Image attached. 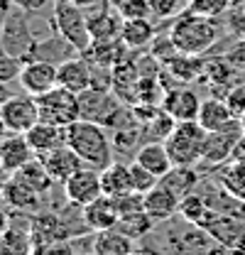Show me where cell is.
Wrapping results in <instances>:
<instances>
[{
  "label": "cell",
  "mask_w": 245,
  "mask_h": 255,
  "mask_svg": "<svg viewBox=\"0 0 245 255\" xmlns=\"http://www.w3.org/2000/svg\"><path fill=\"white\" fill-rule=\"evenodd\" d=\"M66 145L81 157L86 167H93L103 172L108 164L116 162V147L111 140V130L101 123L91 121H76L74 126L66 128Z\"/></svg>",
  "instance_id": "1"
},
{
  "label": "cell",
  "mask_w": 245,
  "mask_h": 255,
  "mask_svg": "<svg viewBox=\"0 0 245 255\" xmlns=\"http://www.w3.org/2000/svg\"><path fill=\"white\" fill-rule=\"evenodd\" d=\"M169 37L179 54L201 57L218 42V25L214 22V17H204L191 10H184L182 15H177Z\"/></svg>",
  "instance_id": "2"
},
{
  "label": "cell",
  "mask_w": 245,
  "mask_h": 255,
  "mask_svg": "<svg viewBox=\"0 0 245 255\" xmlns=\"http://www.w3.org/2000/svg\"><path fill=\"white\" fill-rule=\"evenodd\" d=\"M52 22L54 30L61 37V42H66L74 52L84 54L93 44L91 30H89V17L84 12V7L69 2V0H52Z\"/></svg>",
  "instance_id": "3"
},
{
  "label": "cell",
  "mask_w": 245,
  "mask_h": 255,
  "mask_svg": "<svg viewBox=\"0 0 245 255\" xmlns=\"http://www.w3.org/2000/svg\"><path fill=\"white\" fill-rule=\"evenodd\" d=\"M206 130L196 121H184L172 128V132L164 140V147L174 167H194L204 159V145H206Z\"/></svg>",
  "instance_id": "4"
},
{
  "label": "cell",
  "mask_w": 245,
  "mask_h": 255,
  "mask_svg": "<svg viewBox=\"0 0 245 255\" xmlns=\"http://www.w3.org/2000/svg\"><path fill=\"white\" fill-rule=\"evenodd\" d=\"M37 108H39V121L52 123V126L69 128L76 121H81L79 94H74L64 86H54L52 91L37 96Z\"/></svg>",
  "instance_id": "5"
},
{
  "label": "cell",
  "mask_w": 245,
  "mask_h": 255,
  "mask_svg": "<svg viewBox=\"0 0 245 255\" xmlns=\"http://www.w3.org/2000/svg\"><path fill=\"white\" fill-rule=\"evenodd\" d=\"M22 12H25V10L17 7V10H12V12L5 15V22H2V30H0V47H2L7 54H12V57L27 62V59H34V57H37L39 44L32 39L30 25H27V20L22 17Z\"/></svg>",
  "instance_id": "6"
},
{
  "label": "cell",
  "mask_w": 245,
  "mask_h": 255,
  "mask_svg": "<svg viewBox=\"0 0 245 255\" xmlns=\"http://www.w3.org/2000/svg\"><path fill=\"white\" fill-rule=\"evenodd\" d=\"M211 241H216L218 246L233 251V253H245V221L231 214H221L211 209L206 214L204 223L199 226Z\"/></svg>",
  "instance_id": "7"
},
{
  "label": "cell",
  "mask_w": 245,
  "mask_h": 255,
  "mask_svg": "<svg viewBox=\"0 0 245 255\" xmlns=\"http://www.w3.org/2000/svg\"><path fill=\"white\" fill-rule=\"evenodd\" d=\"M79 103H81V118L84 121L101 123L106 128L125 111V103L111 89H103V86H91L89 91L79 94Z\"/></svg>",
  "instance_id": "8"
},
{
  "label": "cell",
  "mask_w": 245,
  "mask_h": 255,
  "mask_svg": "<svg viewBox=\"0 0 245 255\" xmlns=\"http://www.w3.org/2000/svg\"><path fill=\"white\" fill-rule=\"evenodd\" d=\"M245 132H243V126L241 121L233 123V126L223 128V130H214L206 135V145H204V159L206 164H223L228 159L233 157L243 142Z\"/></svg>",
  "instance_id": "9"
},
{
  "label": "cell",
  "mask_w": 245,
  "mask_h": 255,
  "mask_svg": "<svg viewBox=\"0 0 245 255\" xmlns=\"http://www.w3.org/2000/svg\"><path fill=\"white\" fill-rule=\"evenodd\" d=\"M0 113L2 121L10 132H27L32 126L39 123V108H37V98L30 94L25 96H7L0 103Z\"/></svg>",
  "instance_id": "10"
},
{
  "label": "cell",
  "mask_w": 245,
  "mask_h": 255,
  "mask_svg": "<svg viewBox=\"0 0 245 255\" xmlns=\"http://www.w3.org/2000/svg\"><path fill=\"white\" fill-rule=\"evenodd\" d=\"M57 71H59L57 64H52L49 59H39V57H34V59H27V62L22 64L17 81H20V86H22L25 94H30V96L37 98V96L52 91L54 86H59V81H57Z\"/></svg>",
  "instance_id": "11"
},
{
  "label": "cell",
  "mask_w": 245,
  "mask_h": 255,
  "mask_svg": "<svg viewBox=\"0 0 245 255\" xmlns=\"http://www.w3.org/2000/svg\"><path fill=\"white\" fill-rule=\"evenodd\" d=\"M64 196H66V201L69 204H74V206H86V204H91L96 201L98 196H103V184H101V172L98 169H93V167H81L76 174H71L64 184Z\"/></svg>",
  "instance_id": "12"
},
{
  "label": "cell",
  "mask_w": 245,
  "mask_h": 255,
  "mask_svg": "<svg viewBox=\"0 0 245 255\" xmlns=\"http://www.w3.org/2000/svg\"><path fill=\"white\" fill-rule=\"evenodd\" d=\"M201 98L194 89L189 86H174L169 89L164 101H162V108L177 121V123H184V121H196L199 118V111H201Z\"/></svg>",
  "instance_id": "13"
},
{
  "label": "cell",
  "mask_w": 245,
  "mask_h": 255,
  "mask_svg": "<svg viewBox=\"0 0 245 255\" xmlns=\"http://www.w3.org/2000/svg\"><path fill=\"white\" fill-rule=\"evenodd\" d=\"M57 81L59 86L74 91V94H84L89 91L96 79H93V66L86 57H76V59H64L59 64V71H57Z\"/></svg>",
  "instance_id": "14"
},
{
  "label": "cell",
  "mask_w": 245,
  "mask_h": 255,
  "mask_svg": "<svg viewBox=\"0 0 245 255\" xmlns=\"http://www.w3.org/2000/svg\"><path fill=\"white\" fill-rule=\"evenodd\" d=\"M34 150L27 142L25 132H7L0 140V159H2V172L15 174L20 167H25L30 159H34Z\"/></svg>",
  "instance_id": "15"
},
{
  "label": "cell",
  "mask_w": 245,
  "mask_h": 255,
  "mask_svg": "<svg viewBox=\"0 0 245 255\" xmlns=\"http://www.w3.org/2000/svg\"><path fill=\"white\" fill-rule=\"evenodd\" d=\"M81 221L84 226L93 231V233H101V231H108V228H116L118 226V211H116V201L111 196H98L96 201L81 206Z\"/></svg>",
  "instance_id": "16"
},
{
  "label": "cell",
  "mask_w": 245,
  "mask_h": 255,
  "mask_svg": "<svg viewBox=\"0 0 245 255\" xmlns=\"http://www.w3.org/2000/svg\"><path fill=\"white\" fill-rule=\"evenodd\" d=\"M179 201H182L179 194H174L169 187H164L159 182L154 189H150L145 194V211H147V216L154 223L167 221V219L179 214Z\"/></svg>",
  "instance_id": "17"
},
{
  "label": "cell",
  "mask_w": 245,
  "mask_h": 255,
  "mask_svg": "<svg viewBox=\"0 0 245 255\" xmlns=\"http://www.w3.org/2000/svg\"><path fill=\"white\" fill-rule=\"evenodd\" d=\"M89 17V30H91L93 42L98 39H118L122 32V15L118 7H108V5H98L96 10L86 12Z\"/></svg>",
  "instance_id": "18"
},
{
  "label": "cell",
  "mask_w": 245,
  "mask_h": 255,
  "mask_svg": "<svg viewBox=\"0 0 245 255\" xmlns=\"http://www.w3.org/2000/svg\"><path fill=\"white\" fill-rule=\"evenodd\" d=\"M39 159L44 162L47 172L52 174L54 184H64L71 174H76V172L84 167L81 157H79L69 145H61V147L52 150V152H47V155H39Z\"/></svg>",
  "instance_id": "19"
},
{
  "label": "cell",
  "mask_w": 245,
  "mask_h": 255,
  "mask_svg": "<svg viewBox=\"0 0 245 255\" xmlns=\"http://www.w3.org/2000/svg\"><path fill=\"white\" fill-rule=\"evenodd\" d=\"M27 142L32 145L34 155H47L52 150H57L61 145H66V128H59V126H52V123H44L39 121L37 126H32L27 132H25Z\"/></svg>",
  "instance_id": "20"
},
{
  "label": "cell",
  "mask_w": 245,
  "mask_h": 255,
  "mask_svg": "<svg viewBox=\"0 0 245 255\" xmlns=\"http://www.w3.org/2000/svg\"><path fill=\"white\" fill-rule=\"evenodd\" d=\"M71 236H74V231L61 221L57 214H39V216L32 219L30 226L32 246L49 243V241H69Z\"/></svg>",
  "instance_id": "21"
},
{
  "label": "cell",
  "mask_w": 245,
  "mask_h": 255,
  "mask_svg": "<svg viewBox=\"0 0 245 255\" xmlns=\"http://www.w3.org/2000/svg\"><path fill=\"white\" fill-rule=\"evenodd\" d=\"M125 52H127V47H125V42L118 37V39H98V42H93L81 57H86V59L91 62V66L108 69V71H111L116 64L125 62Z\"/></svg>",
  "instance_id": "22"
},
{
  "label": "cell",
  "mask_w": 245,
  "mask_h": 255,
  "mask_svg": "<svg viewBox=\"0 0 245 255\" xmlns=\"http://www.w3.org/2000/svg\"><path fill=\"white\" fill-rule=\"evenodd\" d=\"M196 123L204 128L206 132H214V130H223V128L238 123V118H236L233 111L228 108L226 98H206V101L201 103V111H199Z\"/></svg>",
  "instance_id": "23"
},
{
  "label": "cell",
  "mask_w": 245,
  "mask_h": 255,
  "mask_svg": "<svg viewBox=\"0 0 245 255\" xmlns=\"http://www.w3.org/2000/svg\"><path fill=\"white\" fill-rule=\"evenodd\" d=\"M135 162L142 164L145 169H150L154 177H159V179L174 167V162L169 157L164 142H145V145H140V150L135 152Z\"/></svg>",
  "instance_id": "24"
},
{
  "label": "cell",
  "mask_w": 245,
  "mask_h": 255,
  "mask_svg": "<svg viewBox=\"0 0 245 255\" xmlns=\"http://www.w3.org/2000/svg\"><path fill=\"white\" fill-rule=\"evenodd\" d=\"M135 251L132 238L122 231V228H108L96 233L93 238V253L96 255H130Z\"/></svg>",
  "instance_id": "25"
},
{
  "label": "cell",
  "mask_w": 245,
  "mask_h": 255,
  "mask_svg": "<svg viewBox=\"0 0 245 255\" xmlns=\"http://www.w3.org/2000/svg\"><path fill=\"white\" fill-rule=\"evenodd\" d=\"M42 194L30 189L27 184H22L15 177H7V182L2 184V201H7V206H12L15 211H32L39 206Z\"/></svg>",
  "instance_id": "26"
},
{
  "label": "cell",
  "mask_w": 245,
  "mask_h": 255,
  "mask_svg": "<svg viewBox=\"0 0 245 255\" xmlns=\"http://www.w3.org/2000/svg\"><path fill=\"white\" fill-rule=\"evenodd\" d=\"M154 25L150 22V17H142V20H125L122 22V32L121 39L125 42L127 49L137 52V49H145V47H152L154 42Z\"/></svg>",
  "instance_id": "27"
},
{
  "label": "cell",
  "mask_w": 245,
  "mask_h": 255,
  "mask_svg": "<svg viewBox=\"0 0 245 255\" xmlns=\"http://www.w3.org/2000/svg\"><path fill=\"white\" fill-rule=\"evenodd\" d=\"M101 184H103V194L116 199L127 191H132V177H130V164H121L113 162L101 172Z\"/></svg>",
  "instance_id": "28"
},
{
  "label": "cell",
  "mask_w": 245,
  "mask_h": 255,
  "mask_svg": "<svg viewBox=\"0 0 245 255\" xmlns=\"http://www.w3.org/2000/svg\"><path fill=\"white\" fill-rule=\"evenodd\" d=\"M15 179H20L22 184H27L30 189H34L37 194H47V191L52 189V184H54V179H52V174L47 172V167H44V162L39 157L30 159L25 167H20L15 174H12Z\"/></svg>",
  "instance_id": "29"
},
{
  "label": "cell",
  "mask_w": 245,
  "mask_h": 255,
  "mask_svg": "<svg viewBox=\"0 0 245 255\" xmlns=\"http://www.w3.org/2000/svg\"><path fill=\"white\" fill-rule=\"evenodd\" d=\"M167 71L179 81H196L206 74V64L201 62V57L194 54H177L172 62H167Z\"/></svg>",
  "instance_id": "30"
},
{
  "label": "cell",
  "mask_w": 245,
  "mask_h": 255,
  "mask_svg": "<svg viewBox=\"0 0 245 255\" xmlns=\"http://www.w3.org/2000/svg\"><path fill=\"white\" fill-rule=\"evenodd\" d=\"M209 211H211L209 199L201 196V194H196V191H189V194H184L182 201H179V214H177V216H182L186 223H191V226L199 228V226L204 223Z\"/></svg>",
  "instance_id": "31"
},
{
  "label": "cell",
  "mask_w": 245,
  "mask_h": 255,
  "mask_svg": "<svg viewBox=\"0 0 245 255\" xmlns=\"http://www.w3.org/2000/svg\"><path fill=\"white\" fill-rule=\"evenodd\" d=\"M221 189H226L231 196L245 201V159H233L221 169Z\"/></svg>",
  "instance_id": "32"
},
{
  "label": "cell",
  "mask_w": 245,
  "mask_h": 255,
  "mask_svg": "<svg viewBox=\"0 0 245 255\" xmlns=\"http://www.w3.org/2000/svg\"><path fill=\"white\" fill-rule=\"evenodd\" d=\"M159 182H162L164 187H169L174 194L184 196V194H189V191L196 189V184H199V174H196L194 167H172Z\"/></svg>",
  "instance_id": "33"
},
{
  "label": "cell",
  "mask_w": 245,
  "mask_h": 255,
  "mask_svg": "<svg viewBox=\"0 0 245 255\" xmlns=\"http://www.w3.org/2000/svg\"><path fill=\"white\" fill-rule=\"evenodd\" d=\"M116 211H118V221L122 219H130V216H137L145 211V194L140 191H127L122 196H116Z\"/></svg>",
  "instance_id": "34"
},
{
  "label": "cell",
  "mask_w": 245,
  "mask_h": 255,
  "mask_svg": "<svg viewBox=\"0 0 245 255\" xmlns=\"http://www.w3.org/2000/svg\"><path fill=\"white\" fill-rule=\"evenodd\" d=\"M231 2L233 0H186V10L216 20V17H221L231 10Z\"/></svg>",
  "instance_id": "35"
},
{
  "label": "cell",
  "mask_w": 245,
  "mask_h": 255,
  "mask_svg": "<svg viewBox=\"0 0 245 255\" xmlns=\"http://www.w3.org/2000/svg\"><path fill=\"white\" fill-rule=\"evenodd\" d=\"M130 177H132V191H140V194H147L150 189H154L159 184V177H154L150 169H145L135 159L130 162Z\"/></svg>",
  "instance_id": "36"
},
{
  "label": "cell",
  "mask_w": 245,
  "mask_h": 255,
  "mask_svg": "<svg viewBox=\"0 0 245 255\" xmlns=\"http://www.w3.org/2000/svg\"><path fill=\"white\" fill-rule=\"evenodd\" d=\"M116 7H118V12L122 15V20H142V17H152L150 0H118Z\"/></svg>",
  "instance_id": "37"
},
{
  "label": "cell",
  "mask_w": 245,
  "mask_h": 255,
  "mask_svg": "<svg viewBox=\"0 0 245 255\" xmlns=\"http://www.w3.org/2000/svg\"><path fill=\"white\" fill-rule=\"evenodd\" d=\"M152 226H154V221L147 216V211H142V214H137V216H130V219L118 221V228H122L132 241H135V238H140V236H145Z\"/></svg>",
  "instance_id": "38"
},
{
  "label": "cell",
  "mask_w": 245,
  "mask_h": 255,
  "mask_svg": "<svg viewBox=\"0 0 245 255\" xmlns=\"http://www.w3.org/2000/svg\"><path fill=\"white\" fill-rule=\"evenodd\" d=\"M150 7H152L154 20H169V17L182 15L186 10V2L184 0H150Z\"/></svg>",
  "instance_id": "39"
},
{
  "label": "cell",
  "mask_w": 245,
  "mask_h": 255,
  "mask_svg": "<svg viewBox=\"0 0 245 255\" xmlns=\"http://www.w3.org/2000/svg\"><path fill=\"white\" fill-rule=\"evenodd\" d=\"M22 64H25L22 59H17V57L7 54V52L0 47V84H7V81L17 79V76H20Z\"/></svg>",
  "instance_id": "40"
},
{
  "label": "cell",
  "mask_w": 245,
  "mask_h": 255,
  "mask_svg": "<svg viewBox=\"0 0 245 255\" xmlns=\"http://www.w3.org/2000/svg\"><path fill=\"white\" fill-rule=\"evenodd\" d=\"M30 255H76V253H74V248L66 241H49V243L32 246Z\"/></svg>",
  "instance_id": "41"
},
{
  "label": "cell",
  "mask_w": 245,
  "mask_h": 255,
  "mask_svg": "<svg viewBox=\"0 0 245 255\" xmlns=\"http://www.w3.org/2000/svg\"><path fill=\"white\" fill-rule=\"evenodd\" d=\"M226 103H228V108L233 111V116L241 121L245 116V84L233 86V89L226 94Z\"/></svg>",
  "instance_id": "42"
},
{
  "label": "cell",
  "mask_w": 245,
  "mask_h": 255,
  "mask_svg": "<svg viewBox=\"0 0 245 255\" xmlns=\"http://www.w3.org/2000/svg\"><path fill=\"white\" fill-rule=\"evenodd\" d=\"M231 30H236V34H241L245 37V10H236L233 15H231Z\"/></svg>",
  "instance_id": "43"
},
{
  "label": "cell",
  "mask_w": 245,
  "mask_h": 255,
  "mask_svg": "<svg viewBox=\"0 0 245 255\" xmlns=\"http://www.w3.org/2000/svg\"><path fill=\"white\" fill-rule=\"evenodd\" d=\"M15 2V7H20V10H25V12H37V10H42L49 0H12Z\"/></svg>",
  "instance_id": "44"
},
{
  "label": "cell",
  "mask_w": 245,
  "mask_h": 255,
  "mask_svg": "<svg viewBox=\"0 0 245 255\" xmlns=\"http://www.w3.org/2000/svg\"><path fill=\"white\" fill-rule=\"evenodd\" d=\"M0 255H20L10 243H7V238L5 236H0Z\"/></svg>",
  "instance_id": "45"
},
{
  "label": "cell",
  "mask_w": 245,
  "mask_h": 255,
  "mask_svg": "<svg viewBox=\"0 0 245 255\" xmlns=\"http://www.w3.org/2000/svg\"><path fill=\"white\" fill-rule=\"evenodd\" d=\"M7 228H10V219H7V214L0 209V236H5V233H7Z\"/></svg>",
  "instance_id": "46"
},
{
  "label": "cell",
  "mask_w": 245,
  "mask_h": 255,
  "mask_svg": "<svg viewBox=\"0 0 245 255\" xmlns=\"http://www.w3.org/2000/svg\"><path fill=\"white\" fill-rule=\"evenodd\" d=\"M69 2H74V5H79V7H84V10H89V7H96L101 0H69Z\"/></svg>",
  "instance_id": "47"
},
{
  "label": "cell",
  "mask_w": 245,
  "mask_h": 255,
  "mask_svg": "<svg viewBox=\"0 0 245 255\" xmlns=\"http://www.w3.org/2000/svg\"><path fill=\"white\" fill-rule=\"evenodd\" d=\"M7 132H10V130H7V126H5V121H2V113H0V140H2V137H5Z\"/></svg>",
  "instance_id": "48"
},
{
  "label": "cell",
  "mask_w": 245,
  "mask_h": 255,
  "mask_svg": "<svg viewBox=\"0 0 245 255\" xmlns=\"http://www.w3.org/2000/svg\"><path fill=\"white\" fill-rule=\"evenodd\" d=\"M130 255H157V253H152V251H145V248H135Z\"/></svg>",
  "instance_id": "49"
},
{
  "label": "cell",
  "mask_w": 245,
  "mask_h": 255,
  "mask_svg": "<svg viewBox=\"0 0 245 255\" xmlns=\"http://www.w3.org/2000/svg\"><path fill=\"white\" fill-rule=\"evenodd\" d=\"M241 126H243V132H245V116H243V118H241Z\"/></svg>",
  "instance_id": "50"
},
{
  "label": "cell",
  "mask_w": 245,
  "mask_h": 255,
  "mask_svg": "<svg viewBox=\"0 0 245 255\" xmlns=\"http://www.w3.org/2000/svg\"><path fill=\"white\" fill-rule=\"evenodd\" d=\"M2 184H5V182H0V199H2Z\"/></svg>",
  "instance_id": "51"
},
{
  "label": "cell",
  "mask_w": 245,
  "mask_h": 255,
  "mask_svg": "<svg viewBox=\"0 0 245 255\" xmlns=\"http://www.w3.org/2000/svg\"><path fill=\"white\" fill-rule=\"evenodd\" d=\"M0 169H2V159H0Z\"/></svg>",
  "instance_id": "52"
}]
</instances>
